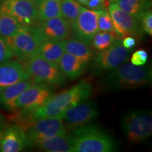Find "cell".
Masks as SVG:
<instances>
[{
	"instance_id": "cell-1",
	"label": "cell",
	"mask_w": 152,
	"mask_h": 152,
	"mask_svg": "<svg viewBox=\"0 0 152 152\" xmlns=\"http://www.w3.org/2000/svg\"><path fill=\"white\" fill-rule=\"evenodd\" d=\"M93 87L87 80H83L71 88L57 94H53L48 100L31 111H21L30 120L61 116L66 110L79 102L88 99L92 93Z\"/></svg>"
},
{
	"instance_id": "cell-2",
	"label": "cell",
	"mask_w": 152,
	"mask_h": 152,
	"mask_svg": "<svg viewBox=\"0 0 152 152\" xmlns=\"http://www.w3.org/2000/svg\"><path fill=\"white\" fill-rule=\"evenodd\" d=\"M151 81V66H139L125 63L104 75L102 84L109 90L121 91L148 86Z\"/></svg>"
},
{
	"instance_id": "cell-3",
	"label": "cell",
	"mask_w": 152,
	"mask_h": 152,
	"mask_svg": "<svg viewBox=\"0 0 152 152\" xmlns=\"http://www.w3.org/2000/svg\"><path fill=\"white\" fill-rule=\"evenodd\" d=\"M66 137L73 152H112L117 149L115 140L96 126H85L71 130Z\"/></svg>"
},
{
	"instance_id": "cell-4",
	"label": "cell",
	"mask_w": 152,
	"mask_h": 152,
	"mask_svg": "<svg viewBox=\"0 0 152 152\" xmlns=\"http://www.w3.org/2000/svg\"><path fill=\"white\" fill-rule=\"evenodd\" d=\"M121 128L128 142L139 144L152 134V116L150 111H128L121 118Z\"/></svg>"
},
{
	"instance_id": "cell-5",
	"label": "cell",
	"mask_w": 152,
	"mask_h": 152,
	"mask_svg": "<svg viewBox=\"0 0 152 152\" xmlns=\"http://www.w3.org/2000/svg\"><path fill=\"white\" fill-rule=\"evenodd\" d=\"M21 63L35 83H42L51 86L63 85L66 83V77L57 64L37 55H34Z\"/></svg>"
},
{
	"instance_id": "cell-6",
	"label": "cell",
	"mask_w": 152,
	"mask_h": 152,
	"mask_svg": "<svg viewBox=\"0 0 152 152\" xmlns=\"http://www.w3.org/2000/svg\"><path fill=\"white\" fill-rule=\"evenodd\" d=\"M14 56L20 62L36 54L42 39L35 27L23 26L16 35L6 38Z\"/></svg>"
},
{
	"instance_id": "cell-7",
	"label": "cell",
	"mask_w": 152,
	"mask_h": 152,
	"mask_svg": "<svg viewBox=\"0 0 152 152\" xmlns=\"http://www.w3.org/2000/svg\"><path fill=\"white\" fill-rule=\"evenodd\" d=\"M23 130L27 137L28 145L38 140L67 134L61 116L33 120Z\"/></svg>"
},
{
	"instance_id": "cell-8",
	"label": "cell",
	"mask_w": 152,
	"mask_h": 152,
	"mask_svg": "<svg viewBox=\"0 0 152 152\" xmlns=\"http://www.w3.org/2000/svg\"><path fill=\"white\" fill-rule=\"evenodd\" d=\"M134 49H127L119 39L112 46L94 54L91 61L92 70L95 72L111 71L128 59Z\"/></svg>"
},
{
	"instance_id": "cell-9",
	"label": "cell",
	"mask_w": 152,
	"mask_h": 152,
	"mask_svg": "<svg viewBox=\"0 0 152 152\" xmlns=\"http://www.w3.org/2000/svg\"><path fill=\"white\" fill-rule=\"evenodd\" d=\"M99 115V111L96 104L86 99L66 110L61 117L66 128L71 130L90 125Z\"/></svg>"
},
{
	"instance_id": "cell-10",
	"label": "cell",
	"mask_w": 152,
	"mask_h": 152,
	"mask_svg": "<svg viewBox=\"0 0 152 152\" xmlns=\"http://www.w3.org/2000/svg\"><path fill=\"white\" fill-rule=\"evenodd\" d=\"M0 12L12 16L23 26L33 27L38 23L37 5L28 0H2Z\"/></svg>"
},
{
	"instance_id": "cell-11",
	"label": "cell",
	"mask_w": 152,
	"mask_h": 152,
	"mask_svg": "<svg viewBox=\"0 0 152 152\" xmlns=\"http://www.w3.org/2000/svg\"><path fill=\"white\" fill-rule=\"evenodd\" d=\"M108 11L113 21L115 33L121 38L127 36L142 37L144 32L138 20L123 11L117 2L110 3Z\"/></svg>"
},
{
	"instance_id": "cell-12",
	"label": "cell",
	"mask_w": 152,
	"mask_h": 152,
	"mask_svg": "<svg viewBox=\"0 0 152 152\" xmlns=\"http://www.w3.org/2000/svg\"><path fill=\"white\" fill-rule=\"evenodd\" d=\"M53 94L51 85L35 83L19 96L16 103L17 111H33L43 105Z\"/></svg>"
},
{
	"instance_id": "cell-13",
	"label": "cell",
	"mask_w": 152,
	"mask_h": 152,
	"mask_svg": "<svg viewBox=\"0 0 152 152\" xmlns=\"http://www.w3.org/2000/svg\"><path fill=\"white\" fill-rule=\"evenodd\" d=\"M97 19V11L82 7L78 16L71 26L77 39L89 46H91L93 37L99 32Z\"/></svg>"
},
{
	"instance_id": "cell-14",
	"label": "cell",
	"mask_w": 152,
	"mask_h": 152,
	"mask_svg": "<svg viewBox=\"0 0 152 152\" xmlns=\"http://www.w3.org/2000/svg\"><path fill=\"white\" fill-rule=\"evenodd\" d=\"M35 28L42 41H60L68 37L71 33V25L62 17H56L39 21Z\"/></svg>"
},
{
	"instance_id": "cell-15",
	"label": "cell",
	"mask_w": 152,
	"mask_h": 152,
	"mask_svg": "<svg viewBox=\"0 0 152 152\" xmlns=\"http://www.w3.org/2000/svg\"><path fill=\"white\" fill-rule=\"evenodd\" d=\"M30 78L29 72L20 61L10 59L0 64V91Z\"/></svg>"
},
{
	"instance_id": "cell-16",
	"label": "cell",
	"mask_w": 152,
	"mask_h": 152,
	"mask_svg": "<svg viewBox=\"0 0 152 152\" xmlns=\"http://www.w3.org/2000/svg\"><path fill=\"white\" fill-rule=\"evenodd\" d=\"M28 146L26 132L18 125H11L0 132V151L19 152Z\"/></svg>"
},
{
	"instance_id": "cell-17",
	"label": "cell",
	"mask_w": 152,
	"mask_h": 152,
	"mask_svg": "<svg viewBox=\"0 0 152 152\" xmlns=\"http://www.w3.org/2000/svg\"><path fill=\"white\" fill-rule=\"evenodd\" d=\"M34 83L33 80L30 78L18 82L0 91V105L7 111H17L16 103L19 96Z\"/></svg>"
},
{
	"instance_id": "cell-18",
	"label": "cell",
	"mask_w": 152,
	"mask_h": 152,
	"mask_svg": "<svg viewBox=\"0 0 152 152\" xmlns=\"http://www.w3.org/2000/svg\"><path fill=\"white\" fill-rule=\"evenodd\" d=\"M58 65L66 77L75 80L85 73L87 64L69 53L65 52L60 58Z\"/></svg>"
},
{
	"instance_id": "cell-19",
	"label": "cell",
	"mask_w": 152,
	"mask_h": 152,
	"mask_svg": "<svg viewBox=\"0 0 152 152\" xmlns=\"http://www.w3.org/2000/svg\"><path fill=\"white\" fill-rule=\"evenodd\" d=\"M64 45L65 52L69 53L87 64L91 62L95 54L90 46L77 38L64 39Z\"/></svg>"
},
{
	"instance_id": "cell-20",
	"label": "cell",
	"mask_w": 152,
	"mask_h": 152,
	"mask_svg": "<svg viewBox=\"0 0 152 152\" xmlns=\"http://www.w3.org/2000/svg\"><path fill=\"white\" fill-rule=\"evenodd\" d=\"M65 53L64 40L44 41L39 45L35 55L49 61L58 64L60 58Z\"/></svg>"
},
{
	"instance_id": "cell-21",
	"label": "cell",
	"mask_w": 152,
	"mask_h": 152,
	"mask_svg": "<svg viewBox=\"0 0 152 152\" xmlns=\"http://www.w3.org/2000/svg\"><path fill=\"white\" fill-rule=\"evenodd\" d=\"M30 146H33L47 152H73L66 135L56 136L38 140L33 142Z\"/></svg>"
},
{
	"instance_id": "cell-22",
	"label": "cell",
	"mask_w": 152,
	"mask_h": 152,
	"mask_svg": "<svg viewBox=\"0 0 152 152\" xmlns=\"http://www.w3.org/2000/svg\"><path fill=\"white\" fill-rule=\"evenodd\" d=\"M61 1V0H42L37 5L38 22L56 17H62Z\"/></svg>"
},
{
	"instance_id": "cell-23",
	"label": "cell",
	"mask_w": 152,
	"mask_h": 152,
	"mask_svg": "<svg viewBox=\"0 0 152 152\" xmlns=\"http://www.w3.org/2000/svg\"><path fill=\"white\" fill-rule=\"evenodd\" d=\"M117 3L123 11L137 20L151 7V0H119Z\"/></svg>"
},
{
	"instance_id": "cell-24",
	"label": "cell",
	"mask_w": 152,
	"mask_h": 152,
	"mask_svg": "<svg viewBox=\"0 0 152 152\" xmlns=\"http://www.w3.org/2000/svg\"><path fill=\"white\" fill-rule=\"evenodd\" d=\"M119 39L122 38L115 33L99 31L93 37L91 45L95 50L101 52L112 46Z\"/></svg>"
},
{
	"instance_id": "cell-25",
	"label": "cell",
	"mask_w": 152,
	"mask_h": 152,
	"mask_svg": "<svg viewBox=\"0 0 152 152\" xmlns=\"http://www.w3.org/2000/svg\"><path fill=\"white\" fill-rule=\"evenodd\" d=\"M23 26L14 18L0 12V36L7 38L16 35Z\"/></svg>"
},
{
	"instance_id": "cell-26",
	"label": "cell",
	"mask_w": 152,
	"mask_h": 152,
	"mask_svg": "<svg viewBox=\"0 0 152 152\" xmlns=\"http://www.w3.org/2000/svg\"><path fill=\"white\" fill-rule=\"evenodd\" d=\"M81 7L82 5L76 0H61V11L62 18L67 20L72 26L78 16Z\"/></svg>"
},
{
	"instance_id": "cell-27",
	"label": "cell",
	"mask_w": 152,
	"mask_h": 152,
	"mask_svg": "<svg viewBox=\"0 0 152 152\" xmlns=\"http://www.w3.org/2000/svg\"><path fill=\"white\" fill-rule=\"evenodd\" d=\"M98 28L99 31L103 32H110V33H115V28H114L113 21L110 16L108 9L106 7L103 9L98 10Z\"/></svg>"
},
{
	"instance_id": "cell-28",
	"label": "cell",
	"mask_w": 152,
	"mask_h": 152,
	"mask_svg": "<svg viewBox=\"0 0 152 152\" xmlns=\"http://www.w3.org/2000/svg\"><path fill=\"white\" fill-rule=\"evenodd\" d=\"M142 31L149 36H152V11L148 9L142 14L138 20Z\"/></svg>"
},
{
	"instance_id": "cell-29",
	"label": "cell",
	"mask_w": 152,
	"mask_h": 152,
	"mask_svg": "<svg viewBox=\"0 0 152 152\" xmlns=\"http://www.w3.org/2000/svg\"><path fill=\"white\" fill-rule=\"evenodd\" d=\"M14 57V53L6 40V38L0 36V64L10 60Z\"/></svg>"
},
{
	"instance_id": "cell-30",
	"label": "cell",
	"mask_w": 152,
	"mask_h": 152,
	"mask_svg": "<svg viewBox=\"0 0 152 152\" xmlns=\"http://www.w3.org/2000/svg\"><path fill=\"white\" fill-rule=\"evenodd\" d=\"M148 58H149L148 53L145 50L140 49V50L136 51L132 54L130 58V63L135 66H144L147 64Z\"/></svg>"
},
{
	"instance_id": "cell-31",
	"label": "cell",
	"mask_w": 152,
	"mask_h": 152,
	"mask_svg": "<svg viewBox=\"0 0 152 152\" xmlns=\"http://www.w3.org/2000/svg\"><path fill=\"white\" fill-rule=\"evenodd\" d=\"M106 4V0H89L85 7L90 10L98 11L105 8Z\"/></svg>"
},
{
	"instance_id": "cell-32",
	"label": "cell",
	"mask_w": 152,
	"mask_h": 152,
	"mask_svg": "<svg viewBox=\"0 0 152 152\" xmlns=\"http://www.w3.org/2000/svg\"><path fill=\"white\" fill-rule=\"evenodd\" d=\"M123 45L127 49H134L137 44L136 38L132 36H127L122 40Z\"/></svg>"
},
{
	"instance_id": "cell-33",
	"label": "cell",
	"mask_w": 152,
	"mask_h": 152,
	"mask_svg": "<svg viewBox=\"0 0 152 152\" xmlns=\"http://www.w3.org/2000/svg\"><path fill=\"white\" fill-rule=\"evenodd\" d=\"M76 1H77L79 4H80L81 5L85 6L86 5V4L88 2L89 0H76Z\"/></svg>"
},
{
	"instance_id": "cell-34",
	"label": "cell",
	"mask_w": 152,
	"mask_h": 152,
	"mask_svg": "<svg viewBox=\"0 0 152 152\" xmlns=\"http://www.w3.org/2000/svg\"><path fill=\"white\" fill-rule=\"evenodd\" d=\"M28 1H31L32 3L35 4V5H37L38 4H39V2H40V1H42V0H28Z\"/></svg>"
},
{
	"instance_id": "cell-35",
	"label": "cell",
	"mask_w": 152,
	"mask_h": 152,
	"mask_svg": "<svg viewBox=\"0 0 152 152\" xmlns=\"http://www.w3.org/2000/svg\"><path fill=\"white\" fill-rule=\"evenodd\" d=\"M106 2L109 4L110 3H112V2H118L119 0H106Z\"/></svg>"
},
{
	"instance_id": "cell-36",
	"label": "cell",
	"mask_w": 152,
	"mask_h": 152,
	"mask_svg": "<svg viewBox=\"0 0 152 152\" xmlns=\"http://www.w3.org/2000/svg\"><path fill=\"white\" fill-rule=\"evenodd\" d=\"M1 118H0V132H1Z\"/></svg>"
},
{
	"instance_id": "cell-37",
	"label": "cell",
	"mask_w": 152,
	"mask_h": 152,
	"mask_svg": "<svg viewBox=\"0 0 152 152\" xmlns=\"http://www.w3.org/2000/svg\"><path fill=\"white\" fill-rule=\"evenodd\" d=\"M1 1H2V0H0V4H1Z\"/></svg>"
}]
</instances>
